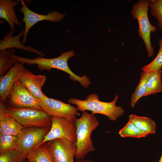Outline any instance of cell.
I'll use <instances>...</instances> for the list:
<instances>
[{
	"label": "cell",
	"mask_w": 162,
	"mask_h": 162,
	"mask_svg": "<svg viewBox=\"0 0 162 162\" xmlns=\"http://www.w3.org/2000/svg\"><path fill=\"white\" fill-rule=\"evenodd\" d=\"M75 53L74 50L63 52L59 56L54 58H47L38 56L33 58H29L19 56L15 54L13 57L18 61L27 65L37 64L40 70H47L50 71L52 69H56L65 72L69 75V77L72 80L79 82L84 88L88 87L91 83L90 79L87 76H79L70 69L68 64V61L74 56Z\"/></svg>",
	"instance_id": "obj_1"
},
{
	"label": "cell",
	"mask_w": 162,
	"mask_h": 162,
	"mask_svg": "<svg viewBox=\"0 0 162 162\" xmlns=\"http://www.w3.org/2000/svg\"><path fill=\"white\" fill-rule=\"evenodd\" d=\"M76 128V140L75 143L76 147L75 158L84 159L89 153L94 151L95 148L91 138L92 131L99 124L94 115L85 111L82 112L81 116L75 120Z\"/></svg>",
	"instance_id": "obj_2"
},
{
	"label": "cell",
	"mask_w": 162,
	"mask_h": 162,
	"mask_svg": "<svg viewBox=\"0 0 162 162\" xmlns=\"http://www.w3.org/2000/svg\"><path fill=\"white\" fill-rule=\"evenodd\" d=\"M118 98V95L117 94L113 101L105 102L100 100L99 97L96 94L91 93L84 100L70 98L67 102L75 105L79 111H90L93 114H101L107 117L110 120L115 121L122 116L124 112L121 106L116 105Z\"/></svg>",
	"instance_id": "obj_3"
},
{
	"label": "cell",
	"mask_w": 162,
	"mask_h": 162,
	"mask_svg": "<svg viewBox=\"0 0 162 162\" xmlns=\"http://www.w3.org/2000/svg\"><path fill=\"white\" fill-rule=\"evenodd\" d=\"M150 0H140L133 4L130 13L137 20L138 25L139 36L144 43L148 57L153 56L154 50L150 40V34L157 30L156 27L152 25L149 20L148 12Z\"/></svg>",
	"instance_id": "obj_4"
},
{
	"label": "cell",
	"mask_w": 162,
	"mask_h": 162,
	"mask_svg": "<svg viewBox=\"0 0 162 162\" xmlns=\"http://www.w3.org/2000/svg\"><path fill=\"white\" fill-rule=\"evenodd\" d=\"M5 111L24 128L51 127V116L43 110L32 108H15L5 105Z\"/></svg>",
	"instance_id": "obj_5"
},
{
	"label": "cell",
	"mask_w": 162,
	"mask_h": 162,
	"mask_svg": "<svg viewBox=\"0 0 162 162\" xmlns=\"http://www.w3.org/2000/svg\"><path fill=\"white\" fill-rule=\"evenodd\" d=\"M51 118L52 124L49 131L43 141L35 147L57 139H63L75 143L76 136L75 120H68L62 118Z\"/></svg>",
	"instance_id": "obj_6"
},
{
	"label": "cell",
	"mask_w": 162,
	"mask_h": 162,
	"mask_svg": "<svg viewBox=\"0 0 162 162\" xmlns=\"http://www.w3.org/2000/svg\"><path fill=\"white\" fill-rule=\"evenodd\" d=\"M40 102V100L33 96L18 79L14 84L5 103H7L5 105L8 107L32 108L42 110Z\"/></svg>",
	"instance_id": "obj_7"
},
{
	"label": "cell",
	"mask_w": 162,
	"mask_h": 162,
	"mask_svg": "<svg viewBox=\"0 0 162 162\" xmlns=\"http://www.w3.org/2000/svg\"><path fill=\"white\" fill-rule=\"evenodd\" d=\"M45 144L52 162H74L76 152L75 143L57 139Z\"/></svg>",
	"instance_id": "obj_8"
},
{
	"label": "cell",
	"mask_w": 162,
	"mask_h": 162,
	"mask_svg": "<svg viewBox=\"0 0 162 162\" xmlns=\"http://www.w3.org/2000/svg\"><path fill=\"white\" fill-rule=\"evenodd\" d=\"M22 6L18 8L19 11L24 15L22 21L25 24L24 32L23 35L22 43L24 44L27 41V37L30 29L34 24L39 22L47 20L52 22H57L62 20L65 15L57 11H53L46 14H41L34 12L30 9L26 4L23 0H20Z\"/></svg>",
	"instance_id": "obj_9"
},
{
	"label": "cell",
	"mask_w": 162,
	"mask_h": 162,
	"mask_svg": "<svg viewBox=\"0 0 162 162\" xmlns=\"http://www.w3.org/2000/svg\"><path fill=\"white\" fill-rule=\"evenodd\" d=\"M40 106L42 110L51 117L75 120L76 116L80 115L76 107L47 96L40 100Z\"/></svg>",
	"instance_id": "obj_10"
},
{
	"label": "cell",
	"mask_w": 162,
	"mask_h": 162,
	"mask_svg": "<svg viewBox=\"0 0 162 162\" xmlns=\"http://www.w3.org/2000/svg\"><path fill=\"white\" fill-rule=\"evenodd\" d=\"M50 128H24L18 136V140L15 149L27 155L32 148L38 146L43 141Z\"/></svg>",
	"instance_id": "obj_11"
},
{
	"label": "cell",
	"mask_w": 162,
	"mask_h": 162,
	"mask_svg": "<svg viewBox=\"0 0 162 162\" xmlns=\"http://www.w3.org/2000/svg\"><path fill=\"white\" fill-rule=\"evenodd\" d=\"M18 78L23 86L36 98L42 100L46 97L41 91L46 80V75L33 74L25 67L23 64L18 72Z\"/></svg>",
	"instance_id": "obj_12"
},
{
	"label": "cell",
	"mask_w": 162,
	"mask_h": 162,
	"mask_svg": "<svg viewBox=\"0 0 162 162\" xmlns=\"http://www.w3.org/2000/svg\"><path fill=\"white\" fill-rule=\"evenodd\" d=\"M16 31V30H10L4 38L0 40V51L14 48L22 50L26 52H33L42 56H45L44 53L42 50L34 48L30 45L25 46L20 42V38L23 35L24 28L21 30L16 35L13 36V34Z\"/></svg>",
	"instance_id": "obj_13"
},
{
	"label": "cell",
	"mask_w": 162,
	"mask_h": 162,
	"mask_svg": "<svg viewBox=\"0 0 162 162\" xmlns=\"http://www.w3.org/2000/svg\"><path fill=\"white\" fill-rule=\"evenodd\" d=\"M24 64L20 62L12 65L4 75L0 78V102L5 103L16 80L18 79V74Z\"/></svg>",
	"instance_id": "obj_14"
},
{
	"label": "cell",
	"mask_w": 162,
	"mask_h": 162,
	"mask_svg": "<svg viewBox=\"0 0 162 162\" xmlns=\"http://www.w3.org/2000/svg\"><path fill=\"white\" fill-rule=\"evenodd\" d=\"M5 105L0 102V133L18 136L24 127L5 112Z\"/></svg>",
	"instance_id": "obj_15"
},
{
	"label": "cell",
	"mask_w": 162,
	"mask_h": 162,
	"mask_svg": "<svg viewBox=\"0 0 162 162\" xmlns=\"http://www.w3.org/2000/svg\"><path fill=\"white\" fill-rule=\"evenodd\" d=\"M19 1L12 0H0V18L8 23L10 30H16L15 24L22 26L14 10V7L18 5Z\"/></svg>",
	"instance_id": "obj_16"
},
{
	"label": "cell",
	"mask_w": 162,
	"mask_h": 162,
	"mask_svg": "<svg viewBox=\"0 0 162 162\" xmlns=\"http://www.w3.org/2000/svg\"><path fill=\"white\" fill-rule=\"evenodd\" d=\"M128 120L148 134L155 133L156 124L154 121L149 118L131 114L129 116Z\"/></svg>",
	"instance_id": "obj_17"
},
{
	"label": "cell",
	"mask_w": 162,
	"mask_h": 162,
	"mask_svg": "<svg viewBox=\"0 0 162 162\" xmlns=\"http://www.w3.org/2000/svg\"><path fill=\"white\" fill-rule=\"evenodd\" d=\"M154 72L142 71L141 73L139 83L131 96L130 104L132 108L140 98L144 96L147 83Z\"/></svg>",
	"instance_id": "obj_18"
},
{
	"label": "cell",
	"mask_w": 162,
	"mask_h": 162,
	"mask_svg": "<svg viewBox=\"0 0 162 162\" xmlns=\"http://www.w3.org/2000/svg\"><path fill=\"white\" fill-rule=\"evenodd\" d=\"M26 158L27 162H52L45 144L32 148Z\"/></svg>",
	"instance_id": "obj_19"
},
{
	"label": "cell",
	"mask_w": 162,
	"mask_h": 162,
	"mask_svg": "<svg viewBox=\"0 0 162 162\" xmlns=\"http://www.w3.org/2000/svg\"><path fill=\"white\" fill-rule=\"evenodd\" d=\"M15 50L13 48L2 50L0 52V76H3L13 65L19 62L13 57Z\"/></svg>",
	"instance_id": "obj_20"
},
{
	"label": "cell",
	"mask_w": 162,
	"mask_h": 162,
	"mask_svg": "<svg viewBox=\"0 0 162 162\" xmlns=\"http://www.w3.org/2000/svg\"><path fill=\"white\" fill-rule=\"evenodd\" d=\"M161 73V68L154 72L147 83L146 92L144 96L162 92Z\"/></svg>",
	"instance_id": "obj_21"
},
{
	"label": "cell",
	"mask_w": 162,
	"mask_h": 162,
	"mask_svg": "<svg viewBox=\"0 0 162 162\" xmlns=\"http://www.w3.org/2000/svg\"><path fill=\"white\" fill-rule=\"evenodd\" d=\"M118 134L122 137H131L140 138L145 137L148 135L129 120L126 125L119 131Z\"/></svg>",
	"instance_id": "obj_22"
},
{
	"label": "cell",
	"mask_w": 162,
	"mask_h": 162,
	"mask_svg": "<svg viewBox=\"0 0 162 162\" xmlns=\"http://www.w3.org/2000/svg\"><path fill=\"white\" fill-rule=\"evenodd\" d=\"M18 140L17 136L0 133V153L15 149Z\"/></svg>",
	"instance_id": "obj_23"
},
{
	"label": "cell",
	"mask_w": 162,
	"mask_h": 162,
	"mask_svg": "<svg viewBox=\"0 0 162 162\" xmlns=\"http://www.w3.org/2000/svg\"><path fill=\"white\" fill-rule=\"evenodd\" d=\"M26 155L16 149L0 153V162H26Z\"/></svg>",
	"instance_id": "obj_24"
},
{
	"label": "cell",
	"mask_w": 162,
	"mask_h": 162,
	"mask_svg": "<svg viewBox=\"0 0 162 162\" xmlns=\"http://www.w3.org/2000/svg\"><path fill=\"white\" fill-rule=\"evenodd\" d=\"M159 49L157 56L153 60L148 64L143 66V71L154 72L161 69L162 67V38L159 40Z\"/></svg>",
	"instance_id": "obj_25"
},
{
	"label": "cell",
	"mask_w": 162,
	"mask_h": 162,
	"mask_svg": "<svg viewBox=\"0 0 162 162\" xmlns=\"http://www.w3.org/2000/svg\"><path fill=\"white\" fill-rule=\"evenodd\" d=\"M150 1L149 7L152 16L156 18L158 21V25L162 30V0Z\"/></svg>",
	"instance_id": "obj_26"
},
{
	"label": "cell",
	"mask_w": 162,
	"mask_h": 162,
	"mask_svg": "<svg viewBox=\"0 0 162 162\" xmlns=\"http://www.w3.org/2000/svg\"><path fill=\"white\" fill-rule=\"evenodd\" d=\"M75 162H94L93 160L90 159H77Z\"/></svg>",
	"instance_id": "obj_27"
},
{
	"label": "cell",
	"mask_w": 162,
	"mask_h": 162,
	"mask_svg": "<svg viewBox=\"0 0 162 162\" xmlns=\"http://www.w3.org/2000/svg\"><path fill=\"white\" fill-rule=\"evenodd\" d=\"M158 162H162V153L160 157V159L159 160Z\"/></svg>",
	"instance_id": "obj_28"
}]
</instances>
